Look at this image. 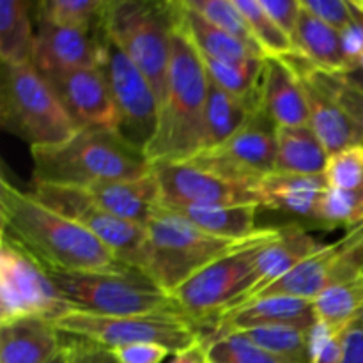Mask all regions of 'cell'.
Returning a JSON list of instances; mask_svg holds the SVG:
<instances>
[{
    "mask_svg": "<svg viewBox=\"0 0 363 363\" xmlns=\"http://www.w3.org/2000/svg\"><path fill=\"white\" fill-rule=\"evenodd\" d=\"M66 339L55 323L23 318L0 325V363H48Z\"/></svg>",
    "mask_w": 363,
    "mask_h": 363,
    "instance_id": "603a6c76",
    "label": "cell"
},
{
    "mask_svg": "<svg viewBox=\"0 0 363 363\" xmlns=\"http://www.w3.org/2000/svg\"><path fill=\"white\" fill-rule=\"evenodd\" d=\"M323 245L315 238H312L307 230L300 229V227L289 225L286 229H280L279 236L257 252L250 275V287L234 308L248 303L261 293H264L269 286L284 279L287 273L293 272L300 262L311 257Z\"/></svg>",
    "mask_w": 363,
    "mask_h": 363,
    "instance_id": "ffe728a7",
    "label": "cell"
},
{
    "mask_svg": "<svg viewBox=\"0 0 363 363\" xmlns=\"http://www.w3.org/2000/svg\"><path fill=\"white\" fill-rule=\"evenodd\" d=\"M50 277L59 287L71 311L106 315V318L183 314L174 301L172 294L163 291L151 277L140 269L50 273Z\"/></svg>",
    "mask_w": 363,
    "mask_h": 363,
    "instance_id": "52a82bcc",
    "label": "cell"
},
{
    "mask_svg": "<svg viewBox=\"0 0 363 363\" xmlns=\"http://www.w3.org/2000/svg\"><path fill=\"white\" fill-rule=\"evenodd\" d=\"M87 191L113 216L144 229L162 204V191L152 172L137 179L96 184L87 188Z\"/></svg>",
    "mask_w": 363,
    "mask_h": 363,
    "instance_id": "cb8c5ba5",
    "label": "cell"
},
{
    "mask_svg": "<svg viewBox=\"0 0 363 363\" xmlns=\"http://www.w3.org/2000/svg\"><path fill=\"white\" fill-rule=\"evenodd\" d=\"M176 4L158 0H110L105 32L145 74L162 108L169 85Z\"/></svg>",
    "mask_w": 363,
    "mask_h": 363,
    "instance_id": "8992f818",
    "label": "cell"
},
{
    "mask_svg": "<svg viewBox=\"0 0 363 363\" xmlns=\"http://www.w3.org/2000/svg\"><path fill=\"white\" fill-rule=\"evenodd\" d=\"M163 206H259L255 186L202 170L188 162L152 163Z\"/></svg>",
    "mask_w": 363,
    "mask_h": 363,
    "instance_id": "2e32d148",
    "label": "cell"
},
{
    "mask_svg": "<svg viewBox=\"0 0 363 363\" xmlns=\"http://www.w3.org/2000/svg\"><path fill=\"white\" fill-rule=\"evenodd\" d=\"M55 326L64 335L99 344L110 351L130 344L152 342L174 354L197 342L202 335L199 326L183 314L106 318L69 311L57 319Z\"/></svg>",
    "mask_w": 363,
    "mask_h": 363,
    "instance_id": "9c48e42d",
    "label": "cell"
},
{
    "mask_svg": "<svg viewBox=\"0 0 363 363\" xmlns=\"http://www.w3.org/2000/svg\"><path fill=\"white\" fill-rule=\"evenodd\" d=\"M362 272L363 225L346 230V234L335 243L323 245L318 252L300 262L293 272L269 286L257 298L294 296L314 301L326 289L339 286V284L360 275Z\"/></svg>",
    "mask_w": 363,
    "mask_h": 363,
    "instance_id": "9a60e30c",
    "label": "cell"
},
{
    "mask_svg": "<svg viewBox=\"0 0 363 363\" xmlns=\"http://www.w3.org/2000/svg\"><path fill=\"white\" fill-rule=\"evenodd\" d=\"M315 318L335 330H347L363 314V272L333 286L314 300Z\"/></svg>",
    "mask_w": 363,
    "mask_h": 363,
    "instance_id": "1f68e13d",
    "label": "cell"
},
{
    "mask_svg": "<svg viewBox=\"0 0 363 363\" xmlns=\"http://www.w3.org/2000/svg\"><path fill=\"white\" fill-rule=\"evenodd\" d=\"M259 2L262 9L272 16V20L293 39L301 13L300 0H259Z\"/></svg>",
    "mask_w": 363,
    "mask_h": 363,
    "instance_id": "b9f144b4",
    "label": "cell"
},
{
    "mask_svg": "<svg viewBox=\"0 0 363 363\" xmlns=\"http://www.w3.org/2000/svg\"><path fill=\"white\" fill-rule=\"evenodd\" d=\"M328 190L325 174L303 176V174L272 172L255 184L259 206L273 211H286L303 218L319 220L321 201Z\"/></svg>",
    "mask_w": 363,
    "mask_h": 363,
    "instance_id": "7402d4cb",
    "label": "cell"
},
{
    "mask_svg": "<svg viewBox=\"0 0 363 363\" xmlns=\"http://www.w3.org/2000/svg\"><path fill=\"white\" fill-rule=\"evenodd\" d=\"M280 229L266 227L247 240H225L202 233L176 213L162 208L145 227V250L142 272L163 291L172 294L195 273L218 259L268 241Z\"/></svg>",
    "mask_w": 363,
    "mask_h": 363,
    "instance_id": "277c9868",
    "label": "cell"
},
{
    "mask_svg": "<svg viewBox=\"0 0 363 363\" xmlns=\"http://www.w3.org/2000/svg\"><path fill=\"white\" fill-rule=\"evenodd\" d=\"M105 35V28L80 30L38 21L32 64L43 74L98 67Z\"/></svg>",
    "mask_w": 363,
    "mask_h": 363,
    "instance_id": "d6986e66",
    "label": "cell"
},
{
    "mask_svg": "<svg viewBox=\"0 0 363 363\" xmlns=\"http://www.w3.org/2000/svg\"><path fill=\"white\" fill-rule=\"evenodd\" d=\"M315 307L312 300L294 296H266L245 303L234 311L218 315L211 325L209 335L201 337L206 346L222 337L264 326H294L312 328L315 325Z\"/></svg>",
    "mask_w": 363,
    "mask_h": 363,
    "instance_id": "ac0fdd59",
    "label": "cell"
},
{
    "mask_svg": "<svg viewBox=\"0 0 363 363\" xmlns=\"http://www.w3.org/2000/svg\"><path fill=\"white\" fill-rule=\"evenodd\" d=\"M0 234L23 248L50 273L121 272L123 264L89 230L53 211L30 191L0 179Z\"/></svg>",
    "mask_w": 363,
    "mask_h": 363,
    "instance_id": "6da1fadb",
    "label": "cell"
},
{
    "mask_svg": "<svg viewBox=\"0 0 363 363\" xmlns=\"http://www.w3.org/2000/svg\"><path fill=\"white\" fill-rule=\"evenodd\" d=\"M261 106L279 128L307 126L311 123L303 85L289 60L273 57L264 59Z\"/></svg>",
    "mask_w": 363,
    "mask_h": 363,
    "instance_id": "44dd1931",
    "label": "cell"
},
{
    "mask_svg": "<svg viewBox=\"0 0 363 363\" xmlns=\"http://www.w3.org/2000/svg\"><path fill=\"white\" fill-rule=\"evenodd\" d=\"M0 124L30 149L60 144L78 130L50 82L32 62L2 64Z\"/></svg>",
    "mask_w": 363,
    "mask_h": 363,
    "instance_id": "5b68a950",
    "label": "cell"
},
{
    "mask_svg": "<svg viewBox=\"0 0 363 363\" xmlns=\"http://www.w3.org/2000/svg\"><path fill=\"white\" fill-rule=\"evenodd\" d=\"M357 323H358V325H362V326H363V314L360 315V318H358V321H357Z\"/></svg>",
    "mask_w": 363,
    "mask_h": 363,
    "instance_id": "c3c4849f",
    "label": "cell"
},
{
    "mask_svg": "<svg viewBox=\"0 0 363 363\" xmlns=\"http://www.w3.org/2000/svg\"><path fill=\"white\" fill-rule=\"evenodd\" d=\"M169 363H213V360L209 357V350L204 344V340L199 339L191 346L174 353L172 360Z\"/></svg>",
    "mask_w": 363,
    "mask_h": 363,
    "instance_id": "f6af8a7d",
    "label": "cell"
},
{
    "mask_svg": "<svg viewBox=\"0 0 363 363\" xmlns=\"http://www.w3.org/2000/svg\"><path fill=\"white\" fill-rule=\"evenodd\" d=\"M190 9L197 11L199 14L211 21L215 27L220 30L227 32L233 35L236 41H240L245 48L250 50L255 57L259 59H266L262 50L259 48L257 41H255L254 34L250 30V25L245 20L241 11L238 9L234 0H183Z\"/></svg>",
    "mask_w": 363,
    "mask_h": 363,
    "instance_id": "e575fe53",
    "label": "cell"
},
{
    "mask_svg": "<svg viewBox=\"0 0 363 363\" xmlns=\"http://www.w3.org/2000/svg\"><path fill=\"white\" fill-rule=\"evenodd\" d=\"M325 177L333 190L363 194V145L330 156Z\"/></svg>",
    "mask_w": 363,
    "mask_h": 363,
    "instance_id": "8d00e7d4",
    "label": "cell"
},
{
    "mask_svg": "<svg viewBox=\"0 0 363 363\" xmlns=\"http://www.w3.org/2000/svg\"><path fill=\"white\" fill-rule=\"evenodd\" d=\"M209 78V77H208ZM259 106L248 105L236 96L209 80L208 101L204 113V144L202 151H209L229 140L245 126ZM201 151V152H202Z\"/></svg>",
    "mask_w": 363,
    "mask_h": 363,
    "instance_id": "f1b7e54d",
    "label": "cell"
},
{
    "mask_svg": "<svg viewBox=\"0 0 363 363\" xmlns=\"http://www.w3.org/2000/svg\"><path fill=\"white\" fill-rule=\"evenodd\" d=\"M160 206L216 238L247 240L259 233L255 218L261 206Z\"/></svg>",
    "mask_w": 363,
    "mask_h": 363,
    "instance_id": "4316f807",
    "label": "cell"
},
{
    "mask_svg": "<svg viewBox=\"0 0 363 363\" xmlns=\"http://www.w3.org/2000/svg\"><path fill=\"white\" fill-rule=\"evenodd\" d=\"M30 194L50 209L89 230L123 264L142 272L145 250L144 227L133 225L113 216L84 188L34 184Z\"/></svg>",
    "mask_w": 363,
    "mask_h": 363,
    "instance_id": "4fadbf2b",
    "label": "cell"
},
{
    "mask_svg": "<svg viewBox=\"0 0 363 363\" xmlns=\"http://www.w3.org/2000/svg\"><path fill=\"white\" fill-rule=\"evenodd\" d=\"M71 311L50 273L0 234V325L23 318L55 323Z\"/></svg>",
    "mask_w": 363,
    "mask_h": 363,
    "instance_id": "8fae6325",
    "label": "cell"
},
{
    "mask_svg": "<svg viewBox=\"0 0 363 363\" xmlns=\"http://www.w3.org/2000/svg\"><path fill=\"white\" fill-rule=\"evenodd\" d=\"M110 0H41L35 4V20L80 30H101Z\"/></svg>",
    "mask_w": 363,
    "mask_h": 363,
    "instance_id": "4dcf8cb0",
    "label": "cell"
},
{
    "mask_svg": "<svg viewBox=\"0 0 363 363\" xmlns=\"http://www.w3.org/2000/svg\"><path fill=\"white\" fill-rule=\"evenodd\" d=\"M312 328L294 326H264L233 333L241 335L268 353L277 354L289 363H308V344Z\"/></svg>",
    "mask_w": 363,
    "mask_h": 363,
    "instance_id": "d6a6232c",
    "label": "cell"
},
{
    "mask_svg": "<svg viewBox=\"0 0 363 363\" xmlns=\"http://www.w3.org/2000/svg\"><path fill=\"white\" fill-rule=\"evenodd\" d=\"M277 131L275 121L259 106L236 135L218 147L199 152L188 163L225 179L255 186L262 177L275 172Z\"/></svg>",
    "mask_w": 363,
    "mask_h": 363,
    "instance_id": "5bb4252c",
    "label": "cell"
},
{
    "mask_svg": "<svg viewBox=\"0 0 363 363\" xmlns=\"http://www.w3.org/2000/svg\"><path fill=\"white\" fill-rule=\"evenodd\" d=\"M119 363H162L170 353L167 347L152 342L130 344L113 350Z\"/></svg>",
    "mask_w": 363,
    "mask_h": 363,
    "instance_id": "7bdbcfd3",
    "label": "cell"
},
{
    "mask_svg": "<svg viewBox=\"0 0 363 363\" xmlns=\"http://www.w3.org/2000/svg\"><path fill=\"white\" fill-rule=\"evenodd\" d=\"M330 155L311 124L279 128L275 172L318 176L325 174Z\"/></svg>",
    "mask_w": 363,
    "mask_h": 363,
    "instance_id": "83f0119b",
    "label": "cell"
},
{
    "mask_svg": "<svg viewBox=\"0 0 363 363\" xmlns=\"http://www.w3.org/2000/svg\"><path fill=\"white\" fill-rule=\"evenodd\" d=\"M66 112L80 128L116 130L117 116L110 89L99 67L45 74Z\"/></svg>",
    "mask_w": 363,
    "mask_h": 363,
    "instance_id": "e0dca14e",
    "label": "cell"
},
{
    "mask_svg": "<svg viewBox=\"0 0 363 363\" xmlns=\"http://www.w3.org/2000/svg\"><path fill=\"white\" fill-rule=\"evenodd\" d=\"M344 337L346 330H335L318 319L311 330L308 363H344Z\"/></svg>",
    "mask_w": 363,
    "mask_h": 363,
    "instance_id": "f35d334b",
    "label": "cell"
},
{
    "mask_svg": "<svg viewBox=\"0 0 363 363\" xmlns=\"http://www.w3.org/2000/svg\"><path fill=\"white\" fill-rule=\"evenodd\" d=\"M213 363H289L241 335H227L208 346Z\"/></svg>",
    "mask_w": 363,
    "mask_h": 363,
    "instance_id": "74e56055",
    "label": "cell"
},
{
    "mask_svg": "<svg viewBox=\"0 0 363 363\" xmlns=\"http://www.w3.org/2000/svg\"><path fill=\"white\" fill-rule=\"evenodd\" d=\"M209 78L191 39L176 27L169 85L160 123L145 156L152 163L188 162L202 151Z\"/></svg>",
    "mask_w": 363,
    "mask_h": 363,
    "instance_id": "3957f363",
    "label": "cell"
},
{
    "mask_svg": "<svg viewBox=\"0 0 363 363\" xmlns=\"http://www.w3.org/2000/svg\"><path fill=\"white\" fill-rule=\"evenodd\" d=\"M234 2L250 25L252 34L266 57L293 59L300 55L293 39L272 20V16L262 9L259 0H234Z\"/></svg>",
    "mask_w": 363,
    "mask_h": 363,
    "instance_id": "836d02e7",
    "label": "cell"
},
{
    "mask_svg": "<svg viewBox=\"0 0 363 363\" xmlns=\"http://www.w3.org/2000/svg\"><path fill=\"white\" fill-rule=\"evenodd\" d=\"M300 4L307 13L339 32L346 30L357 16L354 4L347 0H300Z\"/></svg>",
    "mask_w": 363,
    "mask_h": 363,
    "instance_id": "ab89813d",
    "label": "cell"
},
{
    "mask_svg": "<svg viewBox=\"0 0 363 363\" xmlns=\"http://www.w3.org/2000/svg\"><path fill=\"white\" fill-rule=\"evenodd\" d=\"M275 238L218 259L208 268L195 273L172 293L181 312L202 330L208 328L218 315L236 307L250 287V275L257 252Z\"/></svg>",
    "mask_w": 363,
    "mask_h": 363,
    "instance_id": "7c38bea8",
    "label": "cell"
},
{
    "mask_svg": "<svg viewBox=\"0 0 363 363\" xmlns=\"http://www.w3.org/2000/svg\"><path fill=\"white\" fill-rule=\"evenodd\" d=\"M34 41L30 4L25 0H0V62H32Z\"/></svg>",
    "mask_w": 363,
    "mask_h": 363,
    "instance_id": "f546056e",
    "label": "cell"
},
{
    "mask_svg": "<svg viewBox=\"0 0 363 363\" xmlns=\"http://www.w3.org/2000/svg\"><path fill=\"white\" fill-rule=\"evenodd\" d=\"M293 41L298 53L319 69L340 74L354 71V66L344 50L342 34L325 21L318 20L314 14L307 13L303 7Z\"/></svg>",
    "mask_w": 363,
    "mask_h": 363,
    "instance_id": "d4e9b609",
    "label": "cell"
},
{
    "mask_svg": "<svg viewBox=\"0 0 363 363\" xmlns=\"http://www.w3.org/2000/svg\"><path fill=\"white\" fill-rule=\"evenodd\" d=\"M66 339L67 363H119L113 351L106 350L99 344L73 339V337L67 335Z\"/></svg>",
    "mask_w": 363,
    "mask_h": 363,
    "instance_id": "60d3db41",
    "label": "cell"
},
{
    "mask_svg": "<svg viewBox=\"0 0 363 363\" xmlns=\"http://www.w3.org/2000/svg\"><path fill=\"white\" fill-rule=\"evenodd\" d=\"M286 60L300 77L307 96L308 124L328 155L363 145V85L351 73H328L301 55Z\"/></svg>",
    "mask_w": 363,
    "mask_h": 363,
    "instance_id": "ba28073f",
    "label": "cell"
},
{
    "mask_svg": "<svg viewBox=\"0 0 363 363\" xmlns=\"http://www.w3.org/2000/svg\"><path fill=\"white\" fill-rule=\"evenodd\" d=\"M48 363H67V351H66V342H64V347L62 351H60L57 357H53L52 360H50Z\"/></svg>",
    "mask_w": 363,
    "mask_h": 363,
    "instance_id": "7dc6e473",
    "label": "cell"
},
{
    "mask_svg": "<svg viewBox=\"0 0 363 363\" xmlns=\"http://www.w3.org/2000/svg\"><path fill=\"white\" fill-rule=\"evenodd\" d=\"M174 4H176L177 27L191 39L201 55L211 57V59L233 64V66H252L259 60H264L255 57L233 35L220 30L197 11L190 9L183 0H176Z\"/></svg>",
    "mask_w": 363,
    "mask_h": 363,
    "instance_id": "484cf974",
    "label": "cell"
},
{
    "mask_svg": "<svg viewBox=\"0 0 363 363\" xmlns=\"http://www.w3.org/2000/svg\"><path fill=\"white\" fill-rule=\"evenodd\" d=\"M32 184L87 188L152 172L145 152L110 128H80L67 140L32 147Z\"/></svg>",
    "mask_w": 363,
    "mask_h": 363,
    "instance_id": "7a4b0ae2",
    "label": "cell"
},
{
    "mask_svg": "<svg viewBox=\"0 0 363 363\" xmlns=\"http://www.w3.org/2000/svg\"><path fill=\"white\" fill-rule=\"evenodd\" d=\"M98 67L112 96L117 116L116 131L128 144L145 152L160 123V101L155 89L108 34L105 35Z\"/></svg>",
    "mask_w": 363,
    "mask_h": 363,
    "instance_id": "30bf717a",
    "label": "cell"
},
{
    "mask_svg": "<svg viewBox=\"0 0 363 363\" xmlns=\"http://www.w3.org/2000/svg\"><path fill=\"white\" fill-rule=\"evenodd\" d=\"M330 227H344L346 230L363 225V194L340 191L328 186L319 208V220Z\"/></svg>",
    "mask_w": 363,
    "mask_h": 363,
    "instance_id": "d590c367",
    "label": "cell"
},
{
    "mask_svg": "<svg viewBox=\"0 0 363 363\" xmlns=\"http://www.w3.org/2000/svg\"><path fill=\"white\" fill-rule=\"evenodd\" d=\"M344 363H363V326L353 323L344 337Z\"/></svg>",
    "mask_w": 363,
    "mask_h": 363,
    "instance_id": "ee69618b",
    "label": "cell"
},
{
    "mask_svg": "<svg viewBox=\"0 0 363 363\" xmlns=\"http://www.w3.org/2000/svg\"><path fill=\"white\" fill-rule=\"evenodd\" d=\"M353 78L354 80L358 82V84L360 85H363V55H362V59H360V62H358V66H357V69L353 71Z\"/></svg>",
    "mask_w": 363,
    "mask_h": 363,
    "instance_id": "bcb514c9",
    "label": "cell"
}]
</instances>
